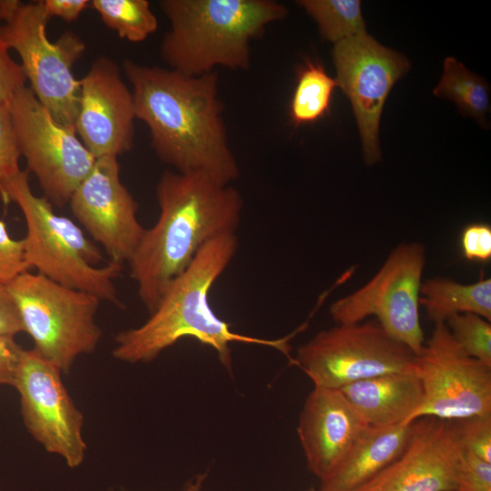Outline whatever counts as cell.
Here are the masks:
<instances>
[{
	"instance_id": "9c48e42d",
	"label": "cell",
	"mask_w": 491,
	"mask_h": 491,
	"mask_svg": "<svg viewBox=\"0 0 491 491\" xmlns=\"http://www.w3.org/2000/svg\"><path fill=\"white\" fill-rule=\"evenodd\" d=\"M426 248L418 242L401 243L376 275L329 308L336 325L356 324L374 317L394 338L417 356L425 344L419 298Z\"/></svg>"
},
{
	"instance_id": "8992f818",
	"label": "cell",
	"mask_w": 491,
	"mask_h": 491,
	"mask_svg": "<svg viewBox=\"0 0 491 491\" xmlns=\"http://www.w3.org/2000/svg\"><path fill=\"white\" fill-rule=\"evenodd\" d=\"M34 349L67 374L102 336L95 322L100 300L92 294L25 271L7 285Z\"/></svg>"
},
{
	"instance_id": "ffe728a7",
	"label": "cell",
	"mask_w": 491,
	"mask_h": 491,
	"mask_svg": "<svg viewBox=\"0 0 491 491\" xmlns=\"http://www.w3.org/2000/svg\"><path fill=\"white\" fill-rule=\"evenodd\" d=\"M419 304L434 325L446 323L450 316L463 313L491 321V279L481 276L466 285L446 277L426 279L422 282Z\"/></svg>"
},
{
	"instance_id": "f546056e",
	"label": "cell",
	"mask_w": 491,
	"mask_h": 491,
	"mask_svg": "<svg viewBox=\"0 0 491 491\" xmlns=\"http://www.w3.org/2000/svg\"><path fill=\"white\" fill-rule=\"evenodd\" d=\"M463 256L468 261L486 263L491 259V226L485 222L466 225L460 236Z\"/></svg>"
},
{
	"instance_id": "7402d4cb",
	"label": "cell",
	"mask_w": 491,
	"mask_h": 491,
	"mask_svg": "<svg viewBox=\"0 0 491 491\" xmlns=\"http://www.w3.org/2000/svg\"><path fill=\"white\" fill-rule=\"evenodd\" d=\"M337 86L318 62L307 61L298 71L290 102L289 115L295 125L314 123L329 110L334 89Z\"/></svg>"
},
{
	"instance_id": "4dcf8cb0",
	"label": "cell",
	"mask_w": 491,
	"mask_h": 491,
	"mask_svg": "<svg viewBox=\"0 0 491 491\" xmlns=\"http://www.w3.org/2000/svg\"><path fill=\"white\" fill-rule=\"evenodd\" d=\"M9 49L0 35V105L7 104L26 82L22 65L11 57Z\"/></svg>"
},
{
	"instance_id": "ac0fdd59",
	"label": "cell",
	"mask_w": 491,
	"mask_h": 491,
	"mask_svg": "<svg viewBox=\"0 0 491 491\" xmlns=\"http://www.w3.org/2000/svg\"><path fill=\"white\" fill-rule=\"evenodd\" d=\"M340 392L366 426L410 424L423 399L417 372L391 373L357 381Z\"/></svg>"
},
{
	"instance_id": "cb8c5ba5",
	"label": "cell",
	"mask_w": 491,
	"mask_h": 491,
	"mask_svg": "<svg viewBox=\"0 0 491 491\" xmlns=\"http://www.w3.org/2000/svg\"><path fill=\"white\" fill-rule=\"evenodd\" d=\"M90 5L106 26L129 42H142L158 27L147 0H93Z\"/></svg>"
},
{
	"instance_id": "9a60e30c",
	"label": "cell",
	"mask_w": 491,
	"mask_h": 491,
	"mask_svg": "<svg viewBox=\"0 0 491 491\" xmlns=\"http://www.w3.org/2000/svg\"><path fill=\"white\" fill-rule=\"evenodd\" d=\"M463 453L456 421L417 418L400 456L355 491H453Z\"/></svg>"
},
{
	"instance_id": "52a82bcc",
	"label": "cell",
	"mask_w": 491,
	"mask_h": 491,
	"mask_svg": "<svg viewBox=\"0 0 491 491\" xmlns=\"http://www.w3.org/2000/svg\"><path fill=\"white\" fill-rule=\"evenodd\" d=\"M51 17L42 1L21 3L0 25V35L21 59L30 88L54 119L75 130L80 84L72 68L85 50V44L72 31L55 42L46 35Z\"/></svg>"
},
{
	"instance_id": "e0dca14e",
	"label": "cell",
	"mask_w": 491,
	"mask_h": 491,
	"mask_svg": "<svg viewBox=\"0 0 491 491\" xmlns=\"http://www.w3.org/2000/svg\"><path fill=\"white\" fill-rule=\"evenodd\" d=\"M366 425L339 389L314 386L299 416L297 434L307 467L325 480Z\"/></svg>"
},
{
	"instance_id": "44dd1931",
	"label": "cell",
	"mask_w": 491,
	"mask_h": 491,
	"mask_svg": "<svg viewBox=\"0 0 491 491\" xmlns=\"http://www.w3.org/2000/svg\"><path fill=\"white\" fill-rule=\"evenodd\" d=\"M489 94L485 79L470 72L456 58L448 56L445 59L443 75L434 89L436 96L453 101L461 114L486 126Z\"/></svg>"
},
{
	"instance_id": "d590c367",
	"label": "cell",
	"mask_w": 491,
	"mask_h": 491,
	"mask_svg": "<svg viewBox=\"0 0 491 491\" xmlns=\"http://www.w3.org/2000/svg\"><path fill=\"white\" fill-rule=\"evenodd\" d=\"M206 477V472L196 475L191 480H189L180 491H201Z\"/></svg>"
},
{
	"instance_id": "4fadbf2b",
	"label": "cell",
	"mask_w": 491,
	"mask_h": 491,
	"mask_svg": "<svg viewBox=\"0 0 491 491\" xmlns=\"http://www.w3.org/2000/svg\"><path fill=\"white\" fill-rule=\"evenodd\" d=\"M337 86L349 98L366 165L380 161L379 123L395 83L409 69L407 59L367 34L335 44L332 50Z\"/></svg>"
},
{
	"instance_id": "f1b7e54d",
	"label": "cell",
	"mask_w": 491,
	"mask_h": 491,
	"mask_svg": "<svg viewBox=\"0 0 491 491\" xmlns=\"http://www.w3.org/2000/svg\"><path fill=\"white\" fill-rule=\"evenodd\" d=\"M20 156L7 104L1 105L0 181L15 176L21 171L19 167Z\"/></svg>"
},
{
	"instance_id": "7c38bea8",
	"label": "cell",
	"mask_w": 491,
	"mask_h": 491,
	"mask_svg": "<svg viewBox=\"0 0 491 491\" xmlns=\"http://www.w3.org/2000/svg\"><path fill=\"white\" fill-rule=\"evenodd\" d=\"M62 374L34 348L24 349L13 386L19 394L23 422L31 436L46 452L76 468L87 451L85 417L65 386Z\"/></svg>"
},
{
	"instance_id": "603a6c76",
	"label": "cell",
	"mask_w": 491,
	"mask_h": 491,
	"mask_svg": "<svg viewBox=\"0 0 491 491\" xmlns=\"http://www.w3.org/2000/svg\"><path fill=\"white\" fill-rule=\"evenodd\" d=\"M297 5L316 21L321 36L334 44L365 35L358 0H301Z\"/></svg>"
},
{
	"instance_id": "8d00e7d4",
	"label": "cell",
	"mask_w": 491,
	"mask_h": 491,
	"mask_svg": "<svg viewBox=\"0 0 491 491\" xmlns=\"http://www.w3.org/2000/svg\"><path fill=\"white\" fill-rule=\"evenodd\" d=\"M307 491H323V490H321V489L316 490V489H315V488H310V489H308Z\"/></svg>"
},
{
	"instance_id": "d4e9b609",
	"label": "cell",
	"mask_w": 491,
	"mask_h": 491,
	"mask_svg": "<svg viewBox=\"0 0 491 491\" xmlns=\"http://www.w3.org/2000/svg\"><path fill=\"white\" fill-rule=\"evenodd\" d=\"M446 325L468 356L491 366L490 321L476 314L463 313L450 316Z\"/></svg>"
},
{
	"instance_id": "e575fe53",
	"label": "cell",
	"mask_w": 491,
	"mask_h": 491,
	"mask_svg": "<svg viewBox=\"0 0 491 491\" xmlns=\"http://www.w3.org/2000/svg\"><path fill=\"white\" fill-rule=\"evenodd\" d=\"M21 3L18 0H0V25L14 14Z\"/></svg>"
},
{
	"instance_id": "7a4b0ae2",
	"label": "cell",
	"mask_w": 491,
	"mask_h": 491,
	"mask_svg": "<svg viewBox=\"0 0 491 491\" xmlns=\"http://www.w3.org/2000/svg\"><path fill=\"white\" fill-rule=\"evenodd\" d=\"M159 216L145 228L130 261V276L151 314L170 284L210 240L235 234L243 198L231 185L203 173L166 170L156 185Z\"/></svg>"
},
{
	"instance_id": "2e32d148",
	"label": "cell",
	"mask_w": 491,
	"mask_h": 491,
	"mask_svg": "<svg viewBox=\"0 0 491 491\" xmlns=\"http://www.w3.org/2000/svg\"><path fill=\"white\" fill-rule=\"evenodd\" d=\"M79 84L75 131L84 145L95 158L117 157L131 150L134 100L119 66L109 57L100 56Z\"/></svg>"
},
{
	"instance_id": "30bf717a",
	"label": "cell",
	"mask_w": 491,
	"mask_h": 491,
	"mask_svg": "<svg viewBox=\"0 0 491 491\" xmlns=\"http://www.w3.org/2000/svg\"><path fill=\"white\" fill-rule=\"evenodd\" d=\"M21 156L36 176L44 196L52 204H67L96 158L75 130L56 122L29 86L7 103Z\"/></svg>"
},
{
	"instance_id": "1f68e13d",
	"label": "cell",
	"mask_w": 491,
	"mask_h": 491,
	"mask_svg": "<svg viewBox=\"0 0 491 491\" xmlns=\"http://www.w3.org/2000/svg\"><path fill=\"white\" fill-rule=\"evenodd\" d=\"M23 350L15 337L0 336V386H14Z\"/></svg>"
},
{
	"instance_id": "4316f807",
	"label": "cell",
	"mask_w": 491,
	"mask_h": 491,
	"mask_svg": "<svg viewBox=\"0 0 491 491\" xmlns=\"http://www.w3.org/2000/svg\"><path fill=\"white\" fill-rule=\"evenodd\" d=\"M453 491H491V463L464 451Z\"/></svg>"
},
{
	"instance_id": "5bb4252c",
	"label": "cell",
	"mask_w": 491,
	"mask_h": 491,
	"mask_svg": "<svg viewBox=\"0 0 491 491\" xmlns=\"http://www.w3.org/2000/svg\"><path fill=\"white\" fill-rule=\"evenodd\" d=\"M68 203L77 221L104 248L109 262L121 266L128 264L145 228L137 218L138 204L121 181L117 157L96 158Z\"/></svg>"
},
{
	"instance_id": "484cf974",
	"label": "cell",
	"mask_w": 491,
	"mask_h": 491,
	"mask_svg": "<svg viewBox=\"0 0 491 491\" xmlns=\"http://www.w3.org/2000/svg\"><path fill=\"white\" fill-rule=\"evenodd\" d=\"M464 451L491 463V414L456 421Z\"/></svg>"
},
{
	"instance_id": "3957f363",
	"label": "cell",
	"mask_w": 491,
	"mask_h": 491,
	"mask_svg": "<svg viewBox=\"0 0 491 491\" xmlns=\"http://www.w3.org/2000/svg\"><path fill=\"white\" fill-rule=\"evenodd\" d=\"M238 248L236 234H225L207 242L187 268L167 287L155 309L139 326L119 332L115 337L113 356L125 363H148L185 337L212 348L221 364L232 371L233 343L275 348L290 362L289 341L265 339L236 333L210 306L213 286L225 271Z\"/></svg>"
},
{
	"instance_id": "5b68a950",
	"label": "cell",
	"mask_w": 491,
	"mask_h": 491,
	"mask_svg": "<svg viewBox=\"0 0 491 491\" xmlns=\"http://www.w3.org/2000/svg\"><path fill=\"white\" fill-rule=\"evenodd\" d=\"M0 195L17 205L26 224L22 239L29 268L60 285L87 292L100 301L119 305L114 280L121 266L104 261L100 249L70 218L56 214L45 196L30 187L28 171L0 181Z\"/></svg>"
},
{
	"instance_id": "d6986e66",
	"label": "cell",
	"mask_w": 491,
	"mask_h": 491,
	"mask_svg": "<svg viewBox=\"0 0 491 491\" xmlns=\"http://www.w3.org/2000/svg\"><path fill=\"white\" fill-rule=\"evenodd\" d=\"M411 424L366 426L345 457L323 481V491H355L396 460L406 447Z\"/></svg>"
},
{
	"instance_id": "d6a6232c",
	"label": "cell",
	"mask_w": 491,
	"mask_h": 491,
	"mask_svg": "<svg viewBox=\"0 0 491 491\" xmlns=\"http://www.w3.org/2000/svg\"><path fill=\"white\" fill-rule=\"evenodd\" d=\"M25 332L18 307L7 285L0 283V336L15 337Z\"/></svg>"
},
{
	"instance_id": "83f0119b",
	"label": "cell",
	"mask_w": 491,
	"mask_h": 491,
	"mask_svg": "<svg viewBox=\"0 0 491 491\" xmlns=\"http://www.w3.org/2000/svg\"><path fill=\"white\" fill-rule=\"evenodd\" d=\"M23 240L13 238L6 224L0 220V283L8 285L20 274L28 271Z\"/></svg>"
},
{
	"instance_id": "277c9868",
	"label": "cell",
	"mask_w": 491,
	"mask_h": 491,
	"mask_svg": "<svg viewBox=\"0 0 491 491\" xmlns=\"http://www.w3.org/2000/svg\"><path fill=\"white\" fill-rule=\"evenodd\" d=\"M170 23L160 55L171 69L199 75L223 66L247 70L251 41L287 15L273 0H160Z\"/></svg>"
},
{
	"instance_id": "836d02e7",
	"label": "cell",
	"mask_w": 491,
	"mask_h": 491,
	"mask_svg": "<svg viewBox=\"0 0 491 491\" xmlns=\"http://www.w3.org/2000/svg\"><path fill=\"white\" fill-rule=\"evenodd\" d=\"M42 3L50 17L57 16L66 22L76 20L90 5L87 0H43Z\"/></svg>"
},
{
	"instance_id": "8fae6325",
	"label": "cell",
	"mask_w": 491,
	"mask_h": 491,
	"mask_svg": "<svg viewBox=\"0 0 491 491\" xmlns=\"http://www.w3.org/2000/svg\"><path fill=\"white\" fill-rule=\"evenodd\" d=\"M416 366L423 399L408 423L425 416L458 421L491 414V366L468 356L446 323L435 324Z\"/></svg>"
},
{
	"instance_id": "ba28073f",
	"label": "cell",
	"mask_w": 491,
	"mask_h": 491,
	"mask_svg": "<svg viewBox=\"0 0 491 491\" xmlns=\"http://www.w3.org/2000/svg\"><path fill=\"white\" fill-rule=\"evenodd\" d=\"M416 358L373 318L318 332L298 348L295 365L315 386L340 389L382 375L417 372Z\"/></svg>"
},
{
	"instance_id": "6da1fadb",
	"label": "cell",
	"mask_w": 491,
	"mask_h": 491,
	"mask_svg": "<svg viewBox=\"0 0 491 491\" xmlns=\"http://www.w3.org/2000/svg\"><path fill=\"white\" fill-rule=\"evenodd\" d=\"M135 118L149 129L157 157L179 173H203L231 185L240 175L229 145L218 72L188 75L126 59Z\"/></svg>"
}]
</instances>
